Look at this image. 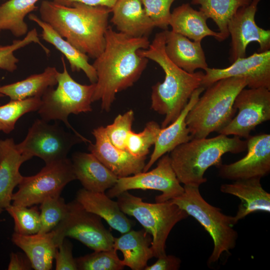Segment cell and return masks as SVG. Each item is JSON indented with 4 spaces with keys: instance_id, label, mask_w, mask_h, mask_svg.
I'll return each instance as SVG.
<instances>
[{
    "instance_id": "23",
    "label": "cell",
    "mask_w": 270,
    "mask_h": 270,
    "mask_svg": "<svg viewBox=\"0 0 270 270\" xmlns=\"http://www.w3.org/2000/svg\"><path fill=\"white\" fill-rule=\"evenodd\" d=\"M164 31L165 52L174 64L189 73L208 68L201 42L191 40L172 30Z\"/></svg>"
},
{
    "instance_id": "2",
    "label": "cell",
    "mask_w": 270,
    "mask_h": 270,
    "mask_svg": "<svg viewBox=\"0 0 270 270\" xmlns=\"http://www.w3.org/2000/svg\"><path fill=\"white\" fill-rule=\"evenodd\" d=\"M39 11L42 20L88 57L95 59L103 52L111 9L78 2L68 6L44 0Z\"/></svg>"
},
{
    "instance_id": "19",
    "label": "cell",
    "mask_w": 270,
    "mask_h": 270,
    "mask_svg": "<svg viewBox=\"0 0 270 270\" xmlns=\"http://www.w3.org/2000/svg\"><path fill=\"white\" fill-rule=\"evenodd\" d=\"M206 88L200 86L192 94L187 104L178 118L165 128H161L154 144V150L142 172L148 171L161 156L178 146L192 140L186 119V116Z\"/></svg>"
},
{
    "instance_id": "37",
    "label": "cell",
    "mask_w": 270,
    "mask_h": 270,
    "mask_svg": "<svg viewBox=\"0 0 270 270\" xmlns=\"http://www.w3.org/2000/svg\"><path fill=\"white\" fill-rule=\"evenodd\" d=\"M32 42L38 44L47 54L50 53V50L40 42L34 28L28 32L22 40H14L11 44L0 46V68L9 72L16 70L19 60L14 55V52Z\"/></svg>"
},
{
    "instance_id": "14",
    "label": "cell",
    "mask_w": 270,
    "mask_h": 270,
    "mask_svg": "<svg viewBox=\"0 0 270 270\" xmlns=\"http://www.w3.org/2000/svg\"><path fill=\"white\" fill-rule=\"evenodd\" d=\"M261 0H252L248 5L238 10L230 20L228 30L231 36L229 60L232 63L246 57L250 43L258 42V52L270 49V30L258 26L255 21L258 6Z\"/></svg>"
},
{
    "instance_id": "43",
    "label": "cell",
    "mask_w": 270,
    "mask_h": 270,
    "mask_svg": "<svg viewBox=\"0 0 270 270\" xmlns=\"http://www.w3.org/2000/svg\"><path fill=\"white\" fill-rule=\"evenodd\" d=\"M118 0H52L58 4L70 6L74 3H81L91 6H104L112 9Z\"/></svg>"
},
{
    "instance_id": "29",
    "label": "cell",
    "mask_w": 270,
    "mask_h": 270,
    "mask_svg": "<svg viewBox=\"0 0 270 270\" xmlns=\"http://www.w3.org/2000/svg\"><path fill=\"white\" fill-rule=\"evenodd\" d=\"M58 72L54 66H48L40 74L8 84L0 86V97L6 96L11 100H22L29 98H41L46 91L58 84Z\"/></svg>"
},
{
    "instance_id": "21",
    "label": "cell",
    "mask_w": 270,
    "mask_h": 270,
    "mask_svg": "<svg viewBox=\"0 0 270 270\" xmlns=\"http://www.w3.org/2000/svg\"><path fill=\"white\" fill-rule=\"evenodd\" d=\"M71 160L76 180L87 190L104 192L118 178L92 153L75 152Z\"/></svg>"
},
{
    "instance_id": "39",
    "label": "cell",
    "mask_w": 270,
    "mask_h": 270,
    "mask_svg": "<svg viewBox=\"0 0 270 270\" xmlns=\"http://www.w3.org/2000/svg\"><path fill=\"white\" fill-rule=\"evenodd\" d=\"M143 8L156 27L167 30L171 12L170 8L176 0H140Z\"/></svg>"
},
{
    "instance_id": "35",
    "label": "cell",
    "mask_w": 270,
    "mask_h": 270,
    "mask_svg": "<svg viewBox=\"0 0 270 270\" xmlns=\"http://www.w3.org/2000/svg\"><path fill=\"white\" fill-rule=\"evenodd\" d=\"M76 261L79 270H121L124 267L114 248L94 251L76 258Z\"/></svg>"
},
{
    "instance_id": "8",
    "label": "cell",
    "mask_w": 270,
    "mask_h": 270,
    "mask_svg": "<svg viewBox=\"0 0 270 270\" xmlns=\"http://www.w3.org/2000/svg\"><path fill=\"white\" fill-rule=\"evenodd\" d=\"M61 60L63 72H58V86L56 89L49 88L44 94L38 112L42 120L47 122L61 120L74 133L81 136L69 123L68 116L92 112L95 84L86 85L76 82L69 74L63 56Z\"/></svg>"
},
{
    "instance_id": "24",
    "label": "cell",
    "mask_w": 270,
    "mask_h": 270,
    "mask_svg": "<svg viewBox=\"0 0 270 270\" xmlns=\"http://www.w3.org/2000/svg\"><path fill=\"white\" fill-rule=\"evenodd\" d=\"M86 210L105 220L112 228L122 234L130 230L133 223L120 209L118 202L104 192L80 190L76 199Z\"/></svg>"
},
{
    "instance_id": "3",
    "label": "cell",
    "mask_w": 270,
    "mask_h": 270,
    "mask_svg": "<svg viewBox=\"0 0 270 270\" xmlns=\"http://www.w3.org/2000/svg\"><path fill=\"white\" fill-rule=\"evenodd\" d=\"M139 54L157 63L164 72L163 82L152 87L151 108L164 116L161 128L174 122L187 104L192 92L201 86L204 74L202 71L189 73L174 64L165 52L164 31L157 33L147 49Z\"/></svg>"
},
{
    "instance_id": "1",
    "label": "cell",
    "mask_w": 270,
    "mask_h": 270,
    "mask_svg": "<svg viewBox=\"0 0 270 270\" xmlns=\"http://www.w3.org/2000/svg\"><path fill=\"white\" fill-rule=\"evenodd\" d=\"M105 47L92 66L97 75L92 102L100 100L102 110L108 112L117 93L134 85L148 63L139 50L147 49L148 37L133 38L114 30L108 26L105 34Z\"/></svg>"
},
{
    "instance_id": "33",
    "label": "cell",
    "mask_w": 270,
    "mask_h": 270,
    "mask_svg": "<svg viewBox=\"0 0 270 270\" xmlns=\"http://www.w3.org/2000/svg\"><path fill=\"white\" fill-rule=\"evenodd\" d=\"M5 210L14 220V232L22 235L37 234L40 228V211L36 206L28 208L10 204Z\"/></svg>"
},
{
    "instance_id": "36",
    "label": "cell",
    "mask_w": 270,
    "mask_h": 270,
    "mask_svg": "<svg viewBox=\"0 0 270 270\" xmlns=\"http://www.w3.org/2000/svg\"><path fill=\"white\" fill-rule=\"evenodd\" d=\"M40 228L38 233L44 234L53 230L65 217L68 204L60 196L48 197L40 207Z\"/></svg>"
},
{
    "instance_id": "5",
    "label": "cell",
    "mask_w": 270,
    "mask_h": 270,
    "mask_svg": "<svg viewBox=\"0 0 270 270\" xmlns=\"http://www.w3.org/2000/svg\"><path fill=\"white\" fill-rule=\"evenodd\" d=\"M246 86V78L232 77L220 80L206 88L186 117L192 139L206 138L227 126L237 110L234 106L235 98Z\"/></svg>"
},
{
    "instance_id": "11",
    "label": "cell",
    "mask_w": 270,
    "mask_h": 270,
    "mask_svg": "<svg viewBox=\"0 0 270 270\" xmlns=\"http://www.w3.org/2000/svg\"><path fill=\"white\" fill-rule=\"evenodd\" d=\"M72 162L68 158L46 164L36 174L24 176L13 194L12 204L32 206L46 198L57 197L69 182L76 180Z\"/></svg>"
},
{
    "instance_id": "12",
    "label": "cell",
    "mask_w": 270,
    "mask_h": 270,
    "mask_svg": "<svg viewBox=\"0 0 270 270\" xmlns=\"http://www.w3.org/2000/svg\"><path fill=\"white\" fill-rule=\"evenodd\" d=\"M158 160L156 166L150 171L118 178L116 184L108 189L106 195L113 198L131 190H157L162 192L155 198L158 202L180 196L184 192V187L181 186L172 168L169 154H165Z\"/></svg>"
},
{
    "instance_id": "13",
    "label": "cell",
    "mask_w": 270,
    "mask_h": 270,
    "mask_svg": "<svg viewBox=\"0 0 270 270\" xmlns=\"http://www.w3.org/2000/svg\"><path fill=\"white\" fill-rule=\"evenodd\" d=\"M234 106L238 114L218 133L247 138L256 126L270 120V90L244 88L236 96Z\"/></svg>"
},
{
    "instance_id": "20",
    "label": "cell",
    "mask_w": 270,
    "mask_h": 270,
    "mask_svg": "<svg viewBox=\"0 0 270 270\" xmlns=\"http://www.w3.org/2000/svg\"><path fill=\"white\" fill-rule=\"evenodd\" d=\"M260 179L238 180L220 186L222 192L237 196L241 200L234 216L237 222L252 212H270V194L262 187Z\"/></svg>"
},
{
    "instance_id": "38",
    "label": "cell",
    "mask_w": 270,
    "mask_h": 270,
    "mask_svg": "<svg viewBox=\"0 0 270 270\" xmlns=\"http://www.w3.org/2000/svg\"><path fill=\"white\" fill-rule=\"evenodd\" d=\"M134 119L132 110L118 114L113 122L104 127L106 133L112 144L117 148L126 150V140Z\"/></svg>"
},
{
    "instance_id": "7",
    "label": "cell",
    "mask_w": 270,
    "mask_h": 270,
    "mask_svg": "<svg viewBox=\"0 0 270 270\" xmlns=\"http://www.w3.org/2000/svg\"><path fill=\"white\" fill-rule=\"evenodd\" d=\"M116 198L121 210L126 214L134 217L151 235L154 256L158 258L166 254L168 237L178 222L189 216L187 212L170 200L146 202L128 191L121 193Z\"/></svg>"
},
{
    "instance_id": "32",
    "label": "cell",
    "mask_w": 270,
    "mask_h": 270,
    "mask_svg": "<svg viewBox=\"0 0 270 270\" xmlns=\"http://www.w3.org/2000/svg\"><path fill=\"white\" fill-rule=\"evenodd\" d=\"M42 104L40 97L29 98L22 100H10L0 106V131L11 132L18 119L24 114L38 111Z\"/></svg>"
},
{
    "instance_id": "25",
    "label": "cell",
    "mask_w": 270,
    "mask_h": 270,
    "mask_svg": "<svg viewBox=\"0 0 270 270\" xmlns=\"http://www.w3.org/2000/svg\"><path fill=\"white\" fill-rule=\"evenodd\" d=\"M152 237L144 228L130 230L118 238H114L113 248L123 254V265L132 270H141L147 266L148 260L154 257L151 248Z\"/></svg>"
},
{
    "instance_id": "44",
    "label": "cell",
    "mask_w": 270,
    "mask_h": 270,
    "mask_svg": "<svg viewBox=\"0 0 270 270\" xmlns=\"http://www.w3.org/2000/svg\"><path fill=\"white\" fill-rule=\"evenodd\" d=\"M4 209L0 208V214H1L3 211Z\"/></svg>"
},
{
    "instance_id": "26",
    "label": "cell",
    "mask_w": 270,
    "mask_h": 270,
    "mask_svg": "<svg viewBox=\"0 0 270 270\" xmlns=\"http://www.w3.org/2000/svg\"><path fill=\"white\" fill-rule=\"evenodd\" d=\"M52 230L44 234L22 235L14 232L12 242L22 249L30 262L33 269L50 270L52 267L57 246Z\"/></svg>"
},
{
    "instance_id": "15",
    "label": "cell",
    "mask_w": 270,
    "mask_h": 270,
    "mask_svg": "<svg viewBox=\"0 0 270 270\" xmlns=\"http://www.w3.org/2000/svg\"><path fill=\"white\" fill-rule=\"evenodd\" d=\"M204 70L201 86L205 88L220 80L238 77L246 80L248 88H264L270 90V50L238 58L227 68H208Z\"/></svg>"
},
{
    "instance_id": "28",
    "label": "cell",
    "mask_w": 270,
    "mask_h": 270,
    "mask_svg": "<svg viewBox=\"0 0 270 270\" xmlns=\"http://www.w3.org/2000/svg\"><path fill=\"white\" fill-rule=\"evenodd\" d=\"M208 19L200 10H194L189 4H183L171 13L169 26L173 32L194 42H201L208 36H214L218 41L220 34L209 28Z\"/></svg>"
},
{
    "instance_id": "17",
    "label": "cell",
    "mask_w": 270,
    "mask_h": 270,
    "mask_svg": "<svg viewBox=\"0 0 270 270\" xmlns=\"http://www.w3.org/2000/svg\"><path fill=\"white\" fill-rule=\"evenodd\" d=\"M92 133L95 142H90L88 150L118 178L142 172L146 156L136 157L116 147L107 136L104 126L95 128Z\"/></svg>"
},
{
    "instance_id": "30",
    "label": "cell",
    "mask_w": 270,
    "mask_h": 270,
    "mask_svg": "<svg viewBox=\"0 0 270 270\" xmlns=\"http://www.w3.org/2000/svg\"><path fill=\"white\" fill-rule=\"evenodd\" d=\"M192 4L200 5L199 10L212 19L218 28L222 42L229 36L228 25L238 9L250 4L252 0H190Z\"/></svg>"
},
{
    "instance_id": "34",
    "label": "cell",
    "mask_w": 270,
    "mask_h": 270,
    "mask_svg": "<svg viewBox=\"0 0 270 270\" xmlns=\"http://www.w3.org/2000/svg\"><path fill=\"white\" fill-rule=\"evenodd\" d=\"M161 128L154 121L146 124L144 129L138 133L132 130L128 133L126 145V150L136 157L146 156L150 148L154 144Z\"/></svg>"
},
{
    "instance_id": "10",
    "label": "cell",
    "mask_w": 270,
    "mask_h": 270,
    "mask_svg": "<svg viewBox=\"0 0 270 270\" xmlns=\"http://www.w3.org/2000/svg\"><path fill=\"white\" fill-rule=\"evenodd\" d=\"M82 142H90L57 123L50 124L40 118L35 120L25 138L16 145L22 154L31 158L38 156L47 164L67 158L72 146Z\"/></svg>"
},
{
    "instance_id": "45",
    "label": "cell",
    "mask_w": 270,
    "mask_h": 270,
    "mask_svg": "<svg viewBox=\"0 0 270 270\" xmlns=\"http://www.w3.org/2000/svg\"></svg>"
},
{
    "instance_id": "27",
    "label": "cell",
    "mask_w": 270,
    "mask_h": 270,
    "mask_svg": "<svg viewBox=\"0 0 270 270\" xmlns=\"http://www.w3.org/2000/svg\"><path fill=\"white\" fill-rule=\"evenodd\" d=\"M28 18L42 28V39L53 45L66 58L72 72L82 70L91 84L96 83V72L92 65L89 63L88 56L72 46L60 36L50 25L42 20L36 14H30Z\"/></svg>"
},
{
    "instance_id": "16",
    "label": "cell",
    "mask_w": 270,
    "mask_h": 270,
    "mask_svg": "<svg viewBox=\"0 0 270 270\" xmlns=\"http://www.w3.org/2000/svg\"><path fill=\"white\" fill-rule=\"evenodd\" d=\"M246 154L230 164H220L219 176L225 179L236 180L250 178H262L270 172V134H263L247 138Z\"/></svg>"
},
{
    "instance_id": "31",
    "label": "cell",
    "mask_w": 270,
    "mask_h": 270,
    "mask_svg": "<svg viewBox=\"0 0 270 270\" xmlns=\"http://www.w3.org/2000/svg\"><path fill=\"white\" fill-rule=\"evenodd\" d=\"M39 0H8L0 5V30H9L16 37L28 32L26 16L36 10Z\"/></svg>"
},
{
    "instance_id": "42",
    "label": "cell",
    "mask_w": 270,
    "mask_h": 270,
    "mask_svg": "<svg viewBox=\"0 0 270 270\" xmlns=\"http://www.w3.org/2000/svg\"><path fill=\"white\" fill-rule=\"evenodd\" d=\"M32 268L30 260L20 252H11L8 270H30Z\"/></svg>"
},
{
    "instance_id": "40",
    "label": "cell",
    "mask_w": 270,
    "mask_h": 270,
    "mask_svg": "<svg viewBox=\"0 0 270 270\" xmlns=\"http://www.w3.org/2000/svg\"><path fill=\"white\" fill-rule=\"evenodd\" d=\"M72 250V244L65 238L57 248L54 254L56 270H78Z\"/></svg>"
},
{
    "instance_id": "18",
    "label": "cell",
    "mask_w": 270,
    "mask_h": 270,
    "mask_svg": "<svg viewBox=\"0 0 270 270\" xmlns=\"http://www.w3.org/2000/svg\"><path fill=\"white\" fill-rule=\"evenodd\" d=\"M30 159L19 150L12 138L0 140V208L11 204L13 190L23 178L20 166Z\"/></svg>"
},
{
    "instance_id": "6",
    "label": "cell",
    "mask_w": 270,
    "mask_h": 270,
    "mask_svg": "<svg viewBox=\"0 0 270 270\" xmlns=\"http://www.w3.org/2000/svg\"><path fill=\"white\" fill-rule=\"evenodd\" d=\"M184 192L170 201L197 220L210 234L214 249L208 259L209 264L217 262L224 252L234 249L238 237L234 226V216L224 214L221 210L207 202L202 197L199 186L184 185Z\"/></svg>"
},
{
    "instance_id": "41",
    "label": "cell",
    "mask_w": 270,
    "mask_h": 270,
    "mask_svg": "<svg viewBox=\"0 0 270 270\" xmlns=\"http://www.w3.org/2000/svg\"><path fill=\"white\" fill-rule=\"evenodd\" d=\"M154 264L146 266L144 270H177L180 265V260L179 258L171 255L161 256Z\"/></svg>"
},
{
    "instance_id": "22",
    "label": "cell",
    "mask_w": 270,
    "mask_h": 270,
    "mask_svg": "<svg viewBox=\"0 0 270 270\" xmlns=\"http://www.w3.org/2000/svg\"><path fill=\"white\" fill-rule=\"evenodd\" d=\"M110 22L118 32L133 38L148 37L156 27L140 0H118Z\"/></svg>"
},
{
    "instance_id": "9",
    "label": "cell",
    "mask_w": 270,
    "mask_h": 270,
    "mask_svg": "<svg viewBox=\"0 0 270 270\" xmlns=\"http://www.w3.org/2000/svg\"><path fill=\"white\" fill-rule=\"evenodd\" d=\"M67 204L65 217L52 230L58 248L65 238L69 237L94 251L114 248V237L104 226L100 216L86 210L76 200Z\"/></svg>"
},
{
    "instance_id": "4",
    "label": "cell",
    "mask_w": 270,
    "mask_h": 270,
    "mask_svg": "<svg viewBox=\"0 0 270 270\" xmlns=\"http://www.w3.org/2000/svg\"><path fill=\"white\" fill-rule=\"evenodd\" d=\"M246 148V141L238 136L222 134L212 138H194L182 144L170 152L172 168L180 183L200 186L207 181L204 174L210 166L222 164L227 152L238 154Z\"/></svg>"
}]
</instances>
